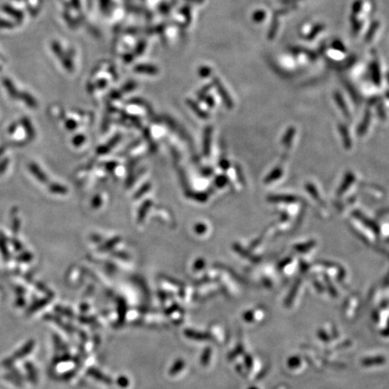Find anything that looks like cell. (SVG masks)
I'll use <instances>...</instances> for the list:
<instances>
[{"mask_svg": "<svg viewBox=\"0 0 389 389\" xmlns=\"http://www.w3.org/2000/svg\"><path fill=\"white\" fill-rule=\"evenodd\" d=\"M3 10L5 11L6 14L10 15L12 17H14L17 21H21L24 18V15L23 13L19 10H17L16 8L12 7L10 5H4L3 6Z\"/></svg>", "mask_w": 389, "mask_h": 389, "instance_id": "1", "label": "cell"}, {"mask_svg": "<svg viewBox=\"0 0 389 389\" xmlns=\"http://www.w3.org/2000/svg\"><path fill=\"white\" fill-rule=\"evenodd\" d=\"M32 346H33V343L32 342H29V343H27V345L25 346V347L23 348V350H20L18 353H16V356H14V359H16V358H20V357H25L26 355H27L28 353L31 352V350L32 349Z\"/></svg>", "mask_w": 389, "mask_h": 389, "instance_id": "2", "label": "cell"}, {"mask_svg": "<svg viewBox=\"0 0 389 389\" xmlns=\"http://www.w3.org/2000/svg\"><path fill=\"white\" fill-rule=\"evenodd\" d=\"M3 82H4V85H5V89L10 93V95L13 96V97L16 96L17 91H16V89L14 87V85L12 83V81H11L10 79H4V81H3Z\"/></svg>", "mask_w": 389, "mask_h": 389, "instance_id": "3", "label": "cell"}, {"mask_svg": "<svg viewBox=\"0 0 389 389\" xmlns=\"http://www.w3.org/2000/svg\"><path fill=\"white\" fill-rule=\"evenodd\" d=\"M15 26V24L11 23L9 21H5V20H0V28H11Z\"/></svg>", "mask_w": 389, "mask_h": 389, "instance_id": "4", "label": "cell"}]
</instances>
